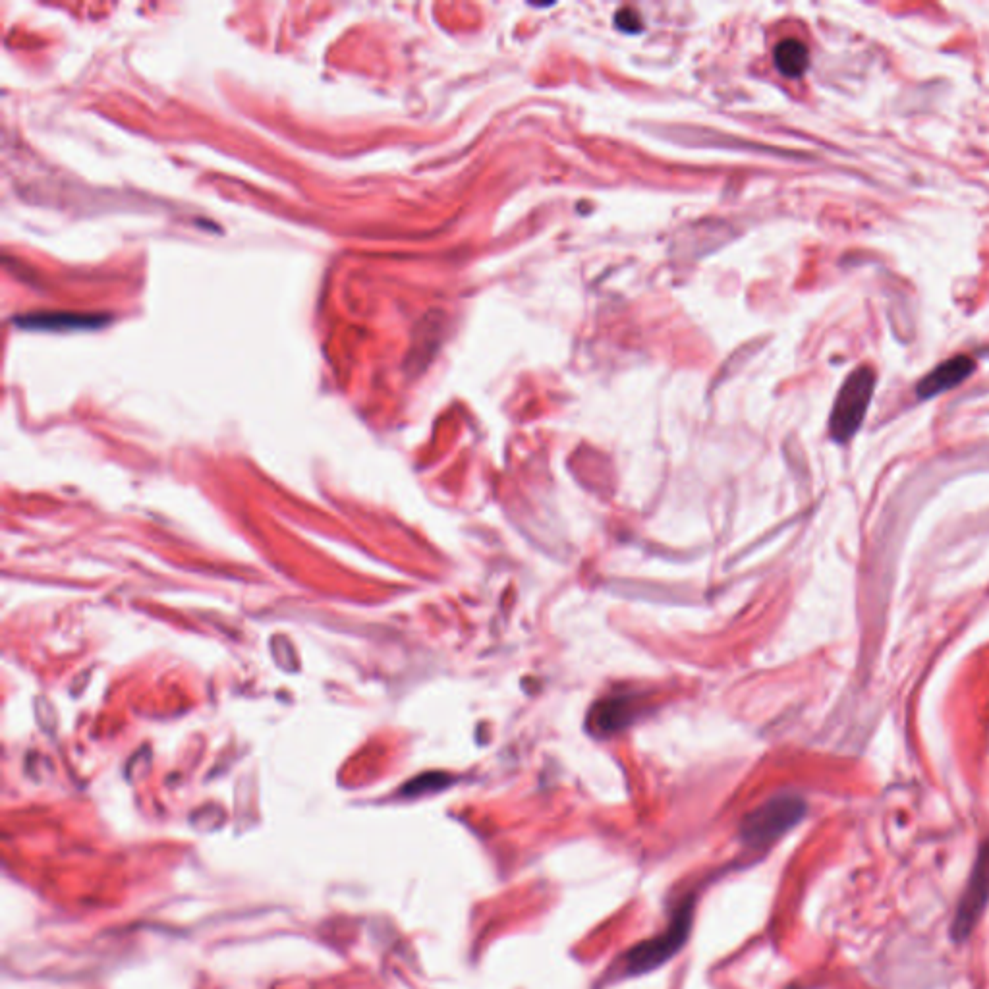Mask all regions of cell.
<instances>
[{
  "mask_svg": "<svg viewBox=\"0 0 989 989\" xmlns=\"http://www.w3.org/2000/svg\"><path fill=\"white\" fill-rule=\"evenodd\" d=\"M806 816V802L796 794H779L752 810L740 825L742 841L752 848L773 845Z\"/></svg>",
  "mask_w": 989,
  "mask_h": 989,
  "instance_id": "6da1fadb",
  "label": "cell"
},
{
  "mask_svg": "<svg viewBox=\"0 0 989 989\" xmlns=\"http://www.w3.org/2000/svg\"><path fill=\"white\" fill-rule=\"evenodd\" d=\"M876 383V371L870 366H860L848 375L835 398L829 418V433L833 441L847 443L858 433L870 408Z\"/></svg>",
  "mask_w": 989,
  "mask_h": 989,
  "instance_id": "7a4b0ae2",
  "label": "cell"
},
{
  "mask_svg": "<svg viewBox=\"0 0 989 989\" xmlns=\"http://www.w3.org/2000/svg\"><path fill=\"white\" fill-rule=\"evenodd\" d=\"M694 920V899H686L675 910L665 932L646 939L626 953L628 974H648L651 970L671 961L684 947Z\"/></svg>",
  "mask_w": 989,
  "mask_h": 989,
  "instance_id": "3957f363",
  "label": "cell"
},
{
  "mask_svg": "<svg viewBox=\"0 0 989 989\" xmlns=\"http://www.w3.org/2000/svg\"><path fill=\"white\" fill-rule=\"evenodd\" d=\"M989 903V841L980 850L972 868V876L962 893L961 903L957 906L955 920L951 924V935L955 941H964L976 924L980 922L984 910Z\"/></svg>",
  "mask_w": 989,
  "mask_h": 989,
  "instance_id": "277c9868",
  "label": "cell"
},
{
  "mask_svg": "<svg viewBox=\"0 0 989 989\" xmlns=\"http://www.w3.org/2000/svg\"><path fill=\"white\" fill-rule=\"evenodd\" d=\"M640 707V700L632 694L603 698L590 709L588 727L597 736L617 735L636 721Z\"/></svg>",
  "mask_w": 989,
  "mask_h": 989,
  "instance_id": "5b68a950",
  "label": "cell"
},
{
  "mask_svg": "<svg viewBox=\"0 0 989 989\" xmlns=\"http://www.w3.org/2000/svg\"><path fill=\"white\" fill-rule=\"evenodd\" d=\"M976 368V362L968 356H955L937 368L932 369L918 385H916V395L920 400H928L933 396L947 393L955 387L964 383Z\"/></svg>",
  "mask_w": 989,
  "mask_h": 989,
  "instance_id": "8992f818",
  "label": "cell"
},
{
  "mask_svg": "<svg viewBox=\"0 0 989 989\" xmlns=\"http://www.w3.org/2000/svg\"><path fill=\"white\" fill-rule=\"evenodd\" d=\"M22 329H41V331H68V329H93L107 323L105 315L91 313H70V311H53V313H31L14 319Z\"/></svg>",
  "mask_w": 989,
  "mask_h": 989,
  "instance_id": "52a82bcc",
  "label": "cell"
},
{
  "mask_svg": "<svg viewBox=\"0 0 989 989\" xmlns=\"http://www.w3.org/2000/svg\"><path fill=\"white\" fill-rule=\"evenodd\" d=\"M773 60H775L777 70L785 78L796 80V78H802L810 66V51L802 41H798L794 37H787L781 43H777V47L773 51Z\"/></svg>",
  "mask_w": 989,
  "mask_h": 989,
  "instance_id": "ba28073f",
  "label": "cell"
},
{
  "mask_svg": "<svg viewBox=\"0 0 989 989\" xmlns=\"http://www.w3.org/2000/svg\"><path fill=\"white\" fill-rule=\"evenodd\" d=\"M449 783H451V777H447L443 773H431V775H424L420 779H414L406 787V792L408 794H422L425 791H439V789L447 787Z\"/></svg>",
  "mask_w": 989,
  "mask_h": 989,
  "instance_id": "9c48e42d",
  "label": "cell"
},
{
  "mask_svg": "<svg viewBox=\"0 0 989 989\" xmlns=\"http://www.w3.org/2000/svg\"><path fill=\"white\" fill-rule=\"evenodd\" d=\"M615 24L617 28L626 31V33H636L642 28V20H640V14L632 8H621L617 12V18H615Z\"/></svg>",
  "mask_w": 989,
  "mask_h": 989,
  "instance_id": "30bf717a",
  "label": "cell"
}]
</instances>
